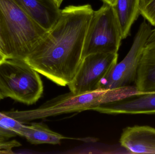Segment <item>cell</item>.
<instances>
[{"mask_svg": "<svg viewBox=\"0 0 155 154\" xmlns=\"http://www.w3.org/2000/svg\"><path fill=\"white\" fill-rule=\"evenodd\" d=\"M3 113L2 112H0V118L2 116Z\"/></svg>", "mask_w": 155, "mask_h": 154, "instance_id": "obj_22", "label": "cell"}, {"mask_svg": "<svg viewBox=\"0 0 155 154\" xmlns=\"http://www.w3.org/2000/svg\"><path fill=\"white\" fill-rule=\"evenodd\" d=\"M0 20L11 59L24 60L47 32L15 0H0Z\"/></svg>", "mask_w": 155, "mask_h": 154, "instance_id": "obj_3", "label": "cell"}, {"mask_svg": "<svg viewBox=\"0 0 155 154\" xmlns=\"http://www.w3.org/2000/svg\"><path fill=\"white\" fill-rule=\"evenodd\" d=\"M123 39L114 6L104 3L93 13L85 38L82 59L94 53H118Z\"/></svg>", "mask_w": 155, "mask_h": 154, "instance_id": "obj_5", "label": "cell"}, {"mask_svg": "<svg viewBox=\"0 0 155 154\" xmlns=\"http://www.w3.org/2000/svg\"><path fill=\"white\" fill-rule=\"evenodd\" d=\"M140 0H116L114 5L121 26L123 39L130 34L131 28L140 14Z\"/></svg>", "mask_w": 155, "mask_h": 154, "instance_id": "obj_13", "label": "cell"}, {"mask_svg": "<svg viewBox=\"0 0 155 154\" xmlns=\"http://www.w3.org/2000/svg\"><path fill=\"white\" fill-rule=\"evenodd\" d=\"M39 25L49 31L60 18L61 10L54 0H15Z\"/></svg>", "mask_w": 155, "mask_h": 154, "instance_id": "obj_10", "label": "cell"}, {"mask_svg": "<svg viewBox=\"0 0 155 154\" xmlns=\"http://www.w3.org/2000/svg\"><path fill=\"white\" fill-rule=\"evenodd\" d=\"M21 145L20 143L15 140L0 142V154H14L13 149Z\"/></svg>", "mask_w": 155, "mask_h": 154, "instance_id": "obj_17", "label": "cell"}, {"mask_svg": "<svg viewBox=\"0 0 155 154\" xmlns=\"http://www.w3.org/2000/svg\"><path fill=\"white\" fill-rule=\"evenodd\" d=\"M150 25L145 21L141 23L128 53L101 80L98 89L119 88L135 82L138 65L152 30Z\"/></svg>", "mask_w": 155, "mask_h": 154, "instance_id": "obj_6", "label": "cell"}, {"mask_svg": "<svg viewBox=\"0 0 155 154\" xmlns=\"http://www.w3.org/2000/svg\"><path fill=\"white\" fill-rule=\"evenodd\" d=\"M19 136L25 137L29 143L35 145L60 144L63 139H74L65 137L51 130L42 123H32L30 125L23 124Z\"/></svg>", "mask_w": 155, "mask_h": 154, "instance_id": "obj_12", "label": "cell"}, {"mask_svg": "<svg viewBox=\"0 0 155 154\" xmlns=\"http://www.w3.org/2000/svg\"><path fill=\"white\" fill-rule=\"evenodd\" d=\"M94 10L89 4L69 5L61 10L55 25L24 60L59 86H68L82 61L85 38Z\"/></svg>", "mask_w": 155, "mask_h": 154, "instance_id": "obj_1", "label": "cell"}, {"mask_svg": "<svg viewBox=\"0 0 155 154\" xmlns=\"http://www.w3.org/2000/svg\"><path fill=\"white\" fill-rule=\"evenodd\" d=\"M135 83L140 93L155 92V51L144 49Z\"/></svg>", "mask_w": 155, "mask_h": 154, "instance_id": "obj_11", "label": "cell"}, {"mask_svg": "<svg viewBox=\"0 0 155 154\" xmlns=\"http://www.w3.org/2000/svg\"><path fill=\"white\" fill-rule=\"evenodd\" d=\"M121 145L135 154H155V128L148 126L128 127L123 130Z\"/></svg>", "mask_w": 155, "mask_h": 154, "instance_id": "obj_9", "label": "cell"}, {"mask_svg": "<svg viewBox=\"0 0 155 154\" xmlns=\"http://www.w3.org/2000/svg\"><path fill=\"white\" fill-rule=\"evenodd\" d=\"M54 1H55L56 3L57 4V5H58L59 7H60L64 0H54Z\"/></svg>", "mask_w": 155, "mask_h": 154, "instance_id": "obj_20", "label": "cell"}, {"mask_svg": "<svg viewBox=\"0 0 155 154\" xmlns=\"http://www.w3.org/2000/svg\"><path fill=\"white\" fill-rule=\"evenodd\" d=\"M101 1H103L104 3L108 4L113 6L114 5L116 2V0H101Z\"/></svg>", "mask_w": 155, "mask_h": 154, "instance_id": "obj_19", "label": "cell"}, {"mask_svg": "<svg viewBox=\"0 0 155 154\" xmlns=\"http://www.w3.org/2000/svg\"><path fill=\"white\" fill-rule=\"evenodd\" d=\"M145 49L155 51V28L152 30L146 44Z\"/></svg>", "mask_w": 155, "mask_h": 154, "instance_id": "obj_18", "label": "cell"}, {"mask_svg": "<svg viewBox=\"0 0 155 154\" xmlns=\"http://www.w3.org/2000/svg\"><path fill=\"white\" fill-rule=\"evenodd\" d=\"M118 53L90 54L82 59L72 81L70 91L84 93L97 90L101 80L117 63Z\"/></svg>", "mask_w": 155, "mask_h": 154, "instance_id": "obj_7", "label": "cell"}, {"mask_svg": "<svg viewBox=\"0 0 155 154\" xmlns=\"http://www.w3.org/2000/svg\"><path fill=\"white\" fill-rule=\"evenodd\" d=\"M138 93L135 86H132L77 94L70 91L47 100L35 109L11 110L3 113L24 124L64 114L93 110L101 105L118 101Z\"/></svg>", "mask_w": 155, "mask_h": 154, "instance_id": "obj_2", "label": "cell"}, {"mask_svg": "<svg viewBox=\"0 0 155 154\" xmlns=\"http://www.w3.org/2000/svg\"><path fill=\"white\" fill-rule=\"evenodd\" d=\"M10 58L9 47L6 36L0 20V64Z\"/></svg>", "mask_w": 155, "mask_h": 154, "instance_id": "obj_16", "label": "cell"}, {"mask_svg": "<svg viewBox=\"0 0 155 154\" xmlns=\"http://www.w3.org/2000/svg\"><path fill=\"white\" fill-rule=\"evenodd\" d=\"M23 124L4 114L0 118V142L19 136Z\"/></svg>", "mask_w": 155, "mask_h": 154, "instance_id": "obj_14", "label": "cell"}, {"mask_svg": "<svg viewBox=\"0 0 155 154\" xmlns=\"http://www.w3.org/2000/svg\"><path fill=\"white\" fill-rule=\"evenodd\" d=\"M4 97H3V96H2V94H1V92H0V100H2V99H3Z\"/></svg>", "mask_w": 155, "mask_h": 154, "instance_id": "obj_21", "label": "cell"}, {"mask_svg": "<svg viewBox=\"0 0 155 154\" xmlns=\"http://www.w3.org/2000/svg\"><path fill=\"white\" fill-rule=\"evenodd\" d=\"M139 11L145 20L155 27V0H140Z\"/></svg>", "mask_w": 155, "mask_h": 154, "instance_id": "obj_15", "label": "cell"}, {"mask_svg": "<svg viewBox=\"0 0 155 154\" xmlns=\"http://www.w3.org/2000/svg\"><path fill=\"white\" fill-rule=\"evenodd\" d=\"M44 86L39 73L24 60L7 59L0 64V92L30 105L42 96Z\"/></svg>", "mask_w": 155, "mask_h": 154, "instance_id": "obj_4", "label": "cell"}, {"mask_svg": "<svg viewBox=\"0 0 155 154\" xmlns=\"http://www.w3.org/2000/svg\"><path fill=\"white\" fill-rule=\"evenodd\" d=\"M93 110L103 114H155V92L139 93L118 101L101 105Z\"/></svg>", "mask_w": 155, "mask_h": 154, "instance_id": "obj_8", "label": "cell"}]
</instances>
